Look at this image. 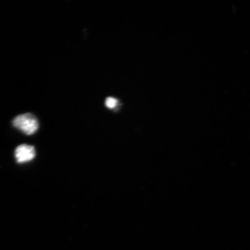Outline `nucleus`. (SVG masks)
<instances>
[{"label":"nucleus","mask_w":250,"mask_h":250,"mask_svg":"<svg viewBox=\"0 0 250 250\" xmlns=\"http://www.w3.org/2000/svg\"><path fill=\"white\" fill-rule=\"evenodd\" d=\"M12 125L15 128L27 135H31L35 133L39 127L37 118L30 113L18 115L12 121Z\"/></svg>","instance_id":"f257e3e1"},{"label":"nucleus","mask_w":250,"mask_h":250,"mask_svg":"<svg viewBox=\"0 0 250 250\" xmlns=\"http://www.w3.org/2000/svg\"><path fill=\"white\" fill-rule=\"evenodd\" d=\"M16 160L19 164L26 163L32 161L36 156V150L33 146L22 145H21L15 151Z\"/></svg>","instance_id":"f03ea898"},{"label":"nucleus","mask_w":250,"mask_h":250,"mask_svg":"<svg viewBox=\"0 0 250 250\" xmlns=\"http://www.w3.org/2000/svg\"><path fill=\"white\" fill-rule=\"evenodd\" d=\"M117 103V100L112 98H108L106 99L105 101V105L107 106L108 108H113L116 106Z\"/></svg>","instance_id":"7ed1b4c3"}]
</instances>
